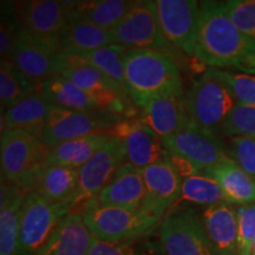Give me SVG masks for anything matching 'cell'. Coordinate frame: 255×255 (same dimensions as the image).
I'll list each match as a JSON object with an SVG mask.
<instances>
[{"instance_id": "17", "label": "cell", "mask_w": 255, "mask_h": 255, "mask_svg": "<svg viewBox=\"0 0 255 255\" xmlns=\"http://www.w3.org/2000/svg\"><path fill=\"white\" fill-rule=\"evenodd\" d=\"M146 197L142 210L163 220L167 210L180 200L182 178L167 158L143 169Z\"/></svg>"}, {"instance_id": "28", "label": "cell", "mask_w": 255, "mask_h": 255, "mask_svg": "<svg viewBox=\"0 0 255 255\" xmlns=\"http://www.w3.org/2000/svg\"><path fill=\"white\" fill-rule=\"evenodd\" d=\"M127 50L129 49L113 44V45L101 47V49L92 51V52L83 53V55L64 56H65L66 65L73 63H82L90 65L92 68L97 69L98 71H101L105 77L109 78L124 95L129 96L127 91L126 73H124L123 63V55L126 53Z\"/></svg>"}, {"instance_id": "11", "label": "cell", "mask_w": 255, "mask_h": 255, "mask_svg": "<svg viewBox=\"0 0 255 255\" xmlns=\"http://www.w3.org/2000/svg\"><path fill=\"white\" fill-rule=\"evenodd\" d=\"M119 121L121 120L102 113L69 110L53 105L47 115L40 139L50 149H53L63 142L105 132L104 129H110Z\"/></svg>"}, {"instance_id": "23", "label": "cell", "mask_w": 255, "mask_h": 255, "mask_svg": "<svg viewBox=\"0 0 255 255\" xmlns=\"http://www.w3.org/2000/svg\"><path fill=\"white\" fill-rule=\"evenodd\" d=\"M219 183L231 205H255V178L248 175L231 156L203 171Z\"/></svg>"}, {"instance_id": "1", "label": "cell", "mask_w": 255, "mask_h": 255, "mask_svg": "<svg viewBox=\"0 0 255 255\" xmlns=\"http://www.w3.org/2000/svg\"><path fill=\"white\" fill-rule=\"evenodd\" d=\"M195 57L212 69L255 73V41L238 30L221 1L200 2Z\"/></svg>"}, {"instance_id": "30", "label": "cell", "mask_w": 255, "mask_h": 255, "mask_svg": "<svg viewBox=\"0 0 255 255\" xmlns=\"http://www.w3.org/2000/svg\"><path fill=\"white\" fill-rule=\"evenodd\" d=\"M135 1L127 0H90L75 1L70 17L111 31L120 23Z\"/></svg>"}, {"instance_id": "18", "label": "cell", "mask_w": 255, "mask_h": 255, "mask_svg": "<svg viewBox=\"0 0 255 255\" xmlns=\"http://www.w3.org/2000/svg\"><path fill=\"white\" fill-rule=\"evenodd\" d=\"M145 197L146 189L142 171L126 162L95 199L103 206L139 210Z\"/></svg>"}, {"instance_id": "24", "label": "cell", "mask_w": 255, "mask_h": 255, "mask_svg": "<svg viewBox=\"0 0 255 255\" xmlns=\"http://www.w3.org/2000/svg\"><path fill=\"white\" fill-rule=\"evenodd\" d=\"M113 44L111 31L71 17L59 37L60 49L66 56L83 55Z\"/></svg>"}, {"instance_id": "36", "label": "cell", "mask_w": 255, "mask_h": 255, "mask_svg": "<svg viewBox=\"0 0 255 255\" xmlns=\"http://www.w3.org/2000/svg\"><path fill=\"white\" fill-rule=\"evenodd\" d=\"M20 26L14 13L13 1L1 2V25H0V52L1 59L8 57L12 46L20 37Z\"/></svg>"}, {"instance_id": "41", "label": "cell", "mask_w": 255, "mask_h": 255, "mask_svg": "<svg viewBox=\"0 0 255 255\" xmlns=\"http://www.w3.org/2000/svg\"><path fill=\"white\" fill-rule=\"evenodd\" d=\"M252 255H255V241H254V245H253V250H252Z\"/></svg>"}, {"instance_id": "38", "label": "cell", "mask_w": 255, "mask_h": 255, "mask_svg": "<svg viewBox=\"0 0 255 255\" xmlns=\"http://www.w3.org/2000/svg\"><path fill=\"white\" fill-rule=\"evenodd\" d=\"M231 158L255 178V137H232Z\"/></svg>"}, {"instance_id": "14", "label": "cell", "mask_w": 255, "mask_h": 255, "mask_svg": "<svg viewBox=\"0 0 255 255\" xmlns=\"http://www.w3.org/2000/svg\"><path fill=\"white\" fill-rule=\"evenodd\" d=\"M111 136V135H110ZM127 151L120 138L111 136L81 169H78V205H87L97 197L101 190L110 182L121 165L126 163Z\"/></svg>"}, {"instance_id": "39", "label": "cell", "mask_w": 255, "mask_h": 255, "mask_svg": "<svg viewBox=\"0 0 255 255\" xmlns=\"http://www.w3.org/2000/svg\"><path fill=\"white\" fill-rule=\"evenodd\" d=\"M88 255H141L130 242H109L92 238Z\"/></svg>"}, {"instance_id": "12", "label": "cell", "mask_w": 255, "mask_h": 255, "mask_svg": "<svg viewBox=\"0 0 255 255\" xmlns=\"http://www.w3.org/2000/svg\"><path fill=\"white\" fill-rule=\"evenodd\" d=\"M161 30L170 45L195 56L200 2L194 0H156Z\"/></svg>"}, {"instance_id": "5", "label": "cell", "mask_w": 255, "mask_h": 255, "mask_svg": "<svg viewBox=\"0 0 255 255\" xmlns=\"http://www.w3.org/2000/svg\"><path fill=\"white\" fill-rule=\"evenodd\" d=\"M81 214L92 237L109 242L136 240L154 231L161 221L142 209L103 206L96 199L89 201Z\"/></svg>"}, {"instance_id": "32", "label": "cell", "mask_w": 255, "mask_h": 255, "mask_svg": "<svg viewBox=\"0 0 255 255\" xmlns=\"http://www.w3.org/2000/svg\"><path fill=\"white\" fill-rule=\"evenodd\" d=\"M180 200L206 207L227 202L219 183L205 174L193 175L183 181Z\"/></svg>"}, {"instance_id": "16", "label": "cell", "mask_w": 255, "mask_h": 255, "mask_svg": "<svg viewBox=\"0 0 255 255\" xmlns=\"http://www.w3.org/2000/svg\"><path fill=\"white\" fill-rule=\"evenodd\" d=\"M108 133L124 143L127 159L139 170L167 158L163 141L135 119H123L114 124Z\"/></svg>"}, {"instance_id": "15", "label": "cell", "mask_w": 255, "mask_h": 255, "mask_svg": "<svg viewBox=\"0 0 255 255\" xmlns=\"http://www.w3.org/2000/svg\"><path fill=\"white\" fill-rule=\"evenodd\" d=\"M170 154L191 162L199 170H207L228 157L218 137L191 124L189 121L180 131L163 141Z\"/></svg>"}, {"instance_id": "21", "label": "cell", "mask_w": 255, "mask_h": 255, "mask_svg": "<svg viewBox=\"0 0 255 255\" xmlns=\"http://www.w3.org/2000/svg\"><path fill=\"white\" fill-rule=\"evenodd\" d=\"M92 238L82 214L70 213L34 255H88Z\"/></svg>"}, {"instance_id": "20", "label": "cell", "mask_w": 255, "mask_h": 255, "mask_svg": "<svg viewBox=\"0 0 255 255\" xmlns=\"http://www.w3.org/2000/svg\"><path fill=\"white\" fill-rule=\"evenodd\" d=\"M202 223L216 255H237L238 213L233 205L222 202L207 207Z\"/></svg>"}, {"instance_id": "22", "label": "cell", "mask_w": 255, "mask_h": 255, "mask_svg": "<svg viewBox=\"0 0 255 255\" xmlns=\"http://www.w3.org/2000/svg\"><path fill=\"white\" fill-rule=\"evenodd\" d=\"M27 193L1 181L0 195V255H19L21 208Z\"/></svg>"}, {"instance_id": "27", "label": "cell", "mask_w": 255, "mask_h": 255, "mask_svg": "<svg viewBox=\"0 0 255 255\" xmlns=\"http://www.w3.org/2000/svg\"><path fill=\"white\" fill-rule=\"evenodd\" d=\"M38 94L55 107L97 113V105L84 91L62 75L46 78L38 84Z\"/></svg>"}, {"instance_id": "9", "label": "cell", "mask_w": 255, "mask_h": 255, "mask_svg": "<svg viewBox=\"0 0 255 255\" xmlns=\"http://www.w3.org/2000/svg\"><path fill=\"white\" fill-rule=\"evenodd\" d=\"M6 59L36 84L60 75L68 66L59 40L39 39L23 34L12 46Z\"/></svg>"}, {"instance_id": "8", "label": "cell", "mask_w": 255, "mask_h": 255, "mask_svg": "<svg viewBox=\"0 0 255 255\" xmlns=\"http://www.w3.org/2000/svg\"><path fill=\"white\" fill-rule=\"evenodd\" d=\"M114 44L127 49H171L159 25L156 1H135L122 20L111 30ZM168 53V52H167Z\"/></svg>"}, {"instance_id": "40", "label": "cell", "mask_w": 255, "mask_h": 255, "mask_svg": "<svg viewBox=\"0 0 255 255\" xmlns=\"http://www.w3.org/2000/svg\"><path fill=\"white\" fill-rule=\"evenodd\" d=\"M167 159L170 162V164L173 165L176 173L180 175V177L182 178V181L186 180V178L193 176V175L199 174V169H197L195 165H194L191 162L188 161V159L180 157V156L173 155L169 152L167 156Z\"/></svg>"}, {"instance_id": "4", "label": "cell", "mask_w": 255, "mask_h": 255, "mask_svg": "<svg viewBox=\"0 0 255 255\" xmlns=\"http://www.w3.org/2000/svg\"><path fill=\"white\" fill-rule=\"evenodd\" d=\"M184 101L189 122L214 136L239 103L218 69H209L196 79Z\"/></svg>"}, {"instance_id": "2", "label": "cell", "mask_w": 255, "mask_h": 255, "mask_svg": "<svg viewBox=\"0 0 255 255\" xmlns=\"http://www.w3.org/2000/svg\"><path fill=\"white\" fill-rule=\"evenodd\" d=\"M127 91L137 107L165 96H182V78L173 57L152 49H129L123 55Z\"/></svg>"}, {"instance_id": "29", "label": "cell", "mask_w": 255, "mask_h": 255, "mask_svg": "<svg viewBox=\"0 0 255 255\" xmlns=\"http://www.w3.org/2000/svg\"><path fill=\"white\" fill-rule=\"evenodd\" d=\"M110 137L108 132H97L60 143L51 149L45 165L57 164L72 169H81L109 141Z\"/></svg>"}, {"instance_id": "10", "label": "cell", "mask_w": 255, "mask_h": 255, "mask_svg": "<svg viewBox=\"0 0 255 255\" xmlns=\"http://www.w3.org/2000/svg\"><path fill=\"white\" fill-rule=\"evenodd\" d=\"M75 1L27 0L13 1L14 13L20 26V36L59 40L68 24Z\"/></svg>"}, {"instance_id": "3", "label": "cell", "mask_w": 255, "mask_h": 255, "mask_svg": "<svg viewBox=\"0 0 255 255\" xmlns=\"http://www.w3.org/2000/svg\"><path fill=\"white\" fill-rule=\"evenodd\" d=\"M50 152L51 149L39 137L24 130H4L0 145L1 181L30 193Z\"/></svg>"}, {"instance_id": "13", "label": "cell", "mask_w": 255, "mask_h": 255, "mask_svg": "<svg viewBox=\"0 0 255 255\" xmlns=\"http://www.w3.org/2000/svg\"><path fill=\"white\" fill-rule=\"evenodd\" d=\"M60 75L84 91L95 102L100 113L119 120L129 116L128 96L97 69L87 64L73 63Z\"/></svg>"}, {"instance_id": "26", "label": "cell", "mask_w": 255, "mask_h": 255, "mask_svg": "<svg viewBox=\"0 0 255 255\" xmlns=\"http://www.w3.org/2000/svg\"><path fill=\"white\" fill-rule=\"evenodd\" d=\"M78 169L50 164L41 170L33 191L52 202H73L78 206Z\"/></svg>"}, {"instance_id": "7", "label": "cell", "mask_w": 255, "mask_h": 255, "mask_svg": "<svg viewBox=\"0 0 255 255\" xmlns=\"http://www.w3.org/2000/svg\"><path fill=\"white\" fill-rule=\"evenodd\" d=\"M159 238L165 255H216L202 220L193 209H173L162 220Z\"/></svg>"}, {"instance_id": "19", "label": "cell", "mask_w": 255, "mask_h": 255, "mask_svg": "<svg viewBox=\"0 0 255 255\" xmlns=\"http://www.w3.org/2000/svg\"><path fill=\"white\" fill-rule=\"evenodd\" d=\"M137 120L164 141L180 131L189 121L186 101L183 96L156 98L142 108Z\"/></svg>"}, {"instance_id": "25", "label": "cell", "mask_w": 255, "mask_h": 255, "mask_svg": "<svg viewBox=\"0 0 255 255\" xmlns=\"http://www.w3.org/2000/svg\"><path fill=\"white\" fill-rule=\"evenodd\" d=\"M53 105L43 96L34 94L14 104L1 116V131L7 129L24 130L39 137L43 131L50 110Z\"/></svg>"}, {"instance_id": "37", "label": "cell", "mask_w": 255, "mask_h": 255, "mask_svg": "<svg viewBox=\"0 0 255 255\" xmlns=\"http://www.w3.org/2000/svg\"><path fill=\"white\" fill-rule=\"evenodd\" d=\"M219 75L231 87L239 103L255 105V76L219 70Z\"/></svg>"}, {"instance_id": "35", "label": "cell", "mask_w": 255, "mask_h": 255, "mask_svg": "<svg viewBox=\"0 0 255 255\" xmlns=\"http://www.w3.org/2000/svg\"><path fill=\"white\" fill-rule=\"evenodd\" d=\"M237 255H252L255 241V205L238 206Z\"/></svg>"}, {"instance_id": "33", "label": "cell", "mask_w": 255, "mask_h": 255, "mask_svg": "<svg viewBox=\"0 0 255 255\" xmlns=\"http://www.w3.org/2000/svg\"><path fill=\"white\" fill-rule=\"evenodd\" d=\"M220 133L229 137H255V105L238 103L223 123Z\"/></svg>"}, {"instance_id": "34", "label": "cell", "mask_w": 255, "mask_h": 255, "mask_svg": "<svg viewBox=\"0 0 255 255\" xmlns=\"http://www.w3.org/2000/svg\"><path fill=\"white\" fill-rule=\"evenodd\" d=\"M225 5L238 30L255 41V0H229Z\"/></svg>"}, {"instance_id": "6", "label": "cell", "mask_w": 255, "mask_h": 255, "mask_svg": "<svg viewBox=\"0 0 255 255\" xmlns=\"http://www.w3.org/2000/svg\"><path fill=\"white\" fill-rule=\"evenodd\" d=\"M75 207L73 202H52L37 191L27 193L21 208L19 255L36 254Z\"/></svg>"}, {"instance_id": "31", "label": "cell", "mask_w": 255, "mask_h": 255, "mask_svg": "<svg viewBox=\"0 0 255 255\" xmlns=\"http://www.w3.org/2000/svg\"><path fill=\"white\" fill-rule=\"evenodd\" d=\"M38 92V84L30 81L8 59L0 63V100L2 111Z\"/></svg>"}]
</instances>
